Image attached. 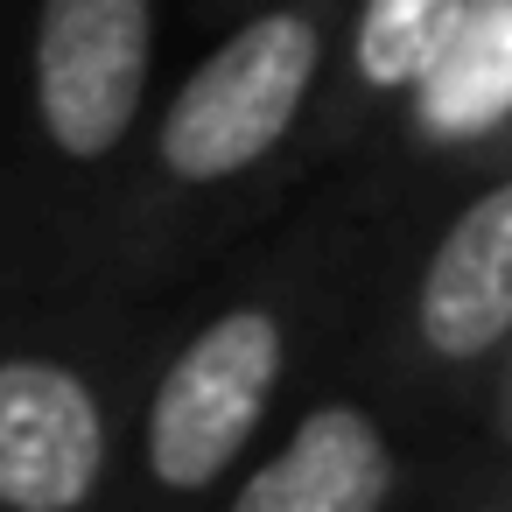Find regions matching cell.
Wrapping results in <instances>:
<instances>
[{
	"label": "cell",
	"instance_id": "6da1fadb",
	"mask_svg": "<svg viewBox=\"0 0 512 512\" xmlns=\"http://www.w3.org/2000/svg\"><path fill=\"white\" fill-rule=\"evenodd\" d=\"M323 71V29L295 8L253 15L246 29H232L169 99L162 134H155V162L169 183L211 190L225 176H246L253 162H267Z\"/></svg>",
	"mask_w": 512,
	"mask_h": 512
},
{
	"label": "cell",
	"instance_id": "7a4b0ae2",
	"mask_svg": "<svg viewBox=\"0 0 512 512\" xmlns=\"http://www.w3.org/2000/svg\"><path fill=\"white\" fill-rule=\"evenodd\" d=\"M281 372H288V323L267 302L218 309L162 365V379L148 393V421H141L148 477L176 498L211 491L239 463L253 428L267 421Z\"/></svg>",
	"mask_w": 512,
	"mask_h": 512
},
{
	"label": "cell",
	"instance_id": "3957f363",
	"mask_svg": "<svg viewBox=\"0 0 512 512\" xmlns=\"http://www.w3.org/2000/svg\"><path fill=\"white\" fill-rule=\"evenodd\" d=\"M155 71V0H36V127L64 162H106L134 134Z\"/></svg>",
	"mask_w": 512,
	"mask_h": 512
},
{
	"label": "cell",
	"instance_id": "277c9868",
	"mask_svg": "<svg viewBox=\"0 0 512 512\" xmlns=\"http://www.w3.org/2000/svg\"><path fill=\"white\" fill-rule=\"evenodd\" d=\"M113 435L99 386L64 358L0 365V505L8 512H78L106 477Z\"/></svg>",
	"mask_w": 512,
	"mask_h": 512
},
{
	"label": "cell",
	"instance_id": "5b68a950",
	"mask_svg": "<svg viewBox=\"0 0 512 512\" xmlns=\"http://www.w3.org/2000/svg\"><path fill=\"white\" fill-rule=\"evenodd\" d=\"M414 337L442 365H477L512 337V176L477 190L421 260Z\"/></svg>",
	"mask_w": 512,
	"mask_h": 512
},
{
	"label": "cell",
	"instance_id": "8992f818",
	"mask_svg": "<svg viewBox=\"0 0 512 512\" xmlns=\"http://www.w3.org/2000/svg\"><path fill=\"white\" fill-rule=\"evenodd\" d=\"M393 484H400V463L386 428L351 400H323L232 491L225 512H386Z\"/></svg>",
	"mask_w": 512,
	"mask_h": 512
},
{
	"label": "cell",
	"instance_id": "52a82bcc",
	"mask_svg": "<svg viewBox=\"0 0 512 512\" xmlns=\"http://www.w3.org/2000/svg\"><path fill=\"white\" fill-rule=\"evenodd\" d=\"M414 113L428 141H484L512 120V0H470V22Z\"/></svg>",
	"mask_w": 512,
	"mask_h": 512
},
{
	"label": "cell",
	"instance_id": "ba28073f",
	"mask_svg": "<svg viewBox=\"0 0 512 512\" xmlns=\"http://www.w3.org/2000/svg\"><path fill=\"white\" fill-rule=\"evenodd\" d=\"M470 22V0H358L351 71L365 92H428Z\"/></svg>",
	"mask_w": 512,
	"mask_h": 512
}]
</instances>
